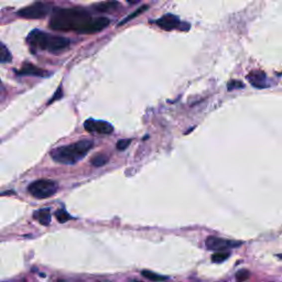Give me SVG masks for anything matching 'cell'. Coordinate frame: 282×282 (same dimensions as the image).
<instances>
[{
	"label": "cell",
	"mask_w": 282,
	"mask_h": 282,
	"mask_svg": "<svg viewBox=\"0 0 282 282\" xmlns=\"http://www.w3.org/2000/svg\"><path fill=\"white\" fill-rule=\"evenodd\" d=\"M10 61H11V54L6 45L0 42V63H8Z\"/></svg>",
	"instance_id": "obj_15"
},
{
	"label": "cell",
	"mask_w": 282,
	"mask_h": 282,
	"mask_svg": "<svg viewBox=\"0 0 282 282\" xmlns=\"http://www.w3.org/2000/svg\"><path fill=\"white\" fill-rule=\"evenodd\" d=\"M33 218L43 225V226H49L51 223V212L49 208H41L33 213Z\"/></svg>",
	"instance_id": "obj_12"
},
{
	"label": "cell",
	"mask_w": 282,
	"mask_h": 282,
	"mask_svg": "<svg viewBox=\"0 0 282 282\" xmlns=\"http://www.w3.org/2000/svg\"><path fill=\"white\" fill-rule=\"evenodd\" d=\"M148 8H149V7H148V6H142V7H140L139 9L136 10V11H135V12H133L132 14H130V16H128V17H127V18H126V19L124 20V21H121V22H120V24H122V23H126L127 21H130V20L135 19L136 17L139 16V14H141L142 12H145V11H146V10H147Z\"/></svg>",
	"instance_id": "obj_19"
},
{
	"label": "cell",
	"mask_w": 282,
	"mask_h": 282,
	"mask_svg": "<svg viewBox=\"0 0 282 282\" xmlns=\"http://www.w3.org/2000/svg\"><path fill=\"white\" fill-rule=\"evenodd\" d=\"M247 80L251 84V86H254L255 89L263 90L268 86V83H267V81L268 80H267V75L264 71H260V70L251 71L250 73L247 75Z\"/></svg>",
	"instance_id": "obj_10"
},
{
	"label": "cell",
	"mask_w": 282,
	"mask_h": 282,
	"mask_svg": "<svg viewBox=\"0 0 282 282\" xmlns=\"http://www.w3.org/2000/svg\"><path fill=\"white\" fill-rule=\"evenodd\" d=\"M131 143V140L130 139H121L117 142V149L118 150H125L128 148V146H129Z\"/></svg>",
	"instance_id": "obj_21"
},
{
	"label": "cell",
	"mask_w": 282,
	"mask_h": 282,
	"mask_svg": "<svg viewBox=\"0 0 282 282\" xmlns=\"http://www.w3.org/2000/svg\"><path fill=\"white\" fill-rule=\"evenodd\" d=\"M27 41L29 45L33 49H40L50 51V52H60L69 48L70 40L58 37V35L48 34L40 30H33L28 34Z\"/></svg>",
	"instance_id": "obj_3"
},
{
	"label": "cell",
	"mask_w": 282,
	"mask_h": 282,
	"mask_svg": "<svg viewBox=\"0 0 282 282\" xmlns=\"http://www.w3.org/2000/svg\"><path fill=\"white\" fill-rule=\"evenodd\" d=\"M110 23L108 18L105 17H98L95 19H91L89 22H87L83 28H82L78 33L82 34H93L97 33L104 30L105 28L108 27V24Z\"/></svg>",
	"instance_id": "obj_7"
},
{
	"label": "cell",
	"mask_w": 282,
	"mask_h": 282,
	"mask_svg": "<svg viewBox=\"0 0 282 282\" xmlns=\"http://www.w3.org/2000/svg\"><path fill=\"white\" fill-rule=\"evenodd\" d=\"M61 96H62V90L59 89L58 92H56V93H55V95L53 96V98L49 101V104H51V102H53V101L56 100V99H60Z\"/></svg>",
	"instance_id": "obj_23"
},
{
	"label": "cell",
	"mask_w": 282,
	"mask_h": 282,
	"mask_svg": "<svg viewBox=\"0 0 282 282\" xmlns=\"http://www.w3.org/2000/svg\"><path fill=\"white\" fill-rule=\"evenodd\" d=\"M244 87V84L242 83V82H239V81H232V82H229V84H228V91H233V90H237V89H243Z\"/></svg>",
	"instance_id": "obj_22"
},
{
	"label": "cell",
	"mask_w": 282,
	"mask_h": 282,
	"mask_svg": "<svg viewBox=\"0 0 282 282\" xmlns=\"http://www.w3.org/2000/svg\"><path fill=\"white\" fill-rule=\"evenodd\" d=\"M28 191L35 198H49L58 192V183L52 180H37L30 184Z\"/></svg>",
	"instance_id": "obj_4"
},
{
	"label": "cell",
	"mask_w": 282,
	"mask_h": 282,
	"mask_svg": "<svg viewBox=\"0 0 282 282\" xmlns=\"http://www.w3.org/2000/svg\"><path fill=\"white\" fill-rule=\"evenodd\" d=\"M230 253H226V251H217L214 255H212V261L215 264H220L224 263L225 260H227L229 258Z\"/></svg>",
	"instance_id": "obj_16"
},
{
	"label": "cell",
	"mask_w": 282,
	"mask_h": 282,
	"mask_svg": "<svg viewBox=\"0 0 282 282\" xmlns=\"http://www.w3.org/2000/svg\"><path fill=\"white\" fill-rule=\"evenodd\" d=\"M156 23L160 27L161 29L166 30V31H171V30L180 29L181 27V21L179 17L174 16V14L168 13L162 16L160 19H158Z\"/></svg>",
	"instance_id": "obj_9"
},
{
	"label": "cell",
	"mask_w": 282,
	"mask_h": 282,
	"mask_svg": "<svg viewBox=\"0 0 282 282\" xmlns=\"http://www.w3.org/2000/svg\"><path fill=\"white\" fill-rule=\"evenodd\" d=\"M127 1L130 2V3H136V2L139 1V0H127Z\"/></svg>",
	"instance_id": "obj_24"
},
{
	"label": "cell",
	"mask_w": 282,
	"mask_h": 282,
	"mask_svg": "<svg viewBox=\"0 0 282 282\" xmlns=\"http://www.w3.org/2000/svg\"><path fill=\"white\" fill-rule=\"evenodd\" d=\"M108 160H109L108 157L101 155V153H98V155H96L93 159H92V165L95 167H102L108 162Z\"/></svg>",
	"instance_id": "obj_17"
},
{
	"label": "cell",
	"mask_w": 282,
	"mask_h": 282,
	"mask_svg": "<svg viewBox=\"0 0 282 282\" xmlns=\"http://www.w3.org/2000/svg\"><path fill=\"white\" fill-rule=\"evenodd\" d=\"M51 11V6L45 2H35L31 6H28L19 10L18 14L22 18L27 19H41L48 16Z\"/></svg>",
	"instance_id": "obj_5"
},
{
	"label": "cell",
	"mask_w": 282,
	"mask_h": 282,
	"mask_svg": "<svg viewBox=\"0 0 282 282\" xmlns=\"http://www.w3.org/2000/svg\"><path fill=\"white\" fill-rule=\"evenodd\" d=\"M278 257H279V258H281V259H282V255H278Z\"/></svg>",
	"instance_id": "obj_25"
},
{
	"label": "cell",
	"mask_w": 282,
	"mask_h": 282,
	"mask_svg": "<svg viewBox=\"0 0 282 282\" xmlns=\"http://www.w3.org/2000/svg\"><path fill=\"white\" fill-rule=\"evenodd\" d=\"M55 216H56V219H58L61 224L69 222L70 219L73 218L68 212L65 211V209H59V211L55 213Z\"/></svg>",
	"instance_id": "obj_18"
},
{
	"label": "cell",
	"mask_w": 282,
	"mask_h": 282,
	"mask_svg": "<svg viewBox=\"0 0 282 282\" xmlns=\"http://www.w3.org/2000/svg\"><path fill=\"white\" fill-rule=\"evenodd\" d=\"M92 18L82 8H56L50 20V27L56 31L79 32Z\"/></svg>",
	"instance_id": "obj_1"
},
{
	"label": "cell",
	"mask_w": 282,
	"mask_h": 282,
	"mask_svg": "<svg viewBox=\"0 0 282 282\" xmlns=\"http://www.w3.org/2000/svg\"><path fill=\"white\" fill-rule=\"evenodd\" d=\"M249 276H250L249 271L245 270V269L239 270L237 275H236V280H237V282H243L245 280H247L249 278Z\"/></svg>",
	"instance_id": "obj_20"
},
{
	"label": "cell",
	"mask_w": 282,
	"mask_h": 282,
	"mask_svg": "<svg viewBox=\"0 0 282 282\" xmlns=\"http://www.w3.org/2000/svg\"><path fill=\"white\" fill-rule=\"evenodd\" d=\"M18 75H31V76H40V78H45L49 76L50 73L47 71L38 68L33 64H24L21 69L17 71Z\"/></svg>",
	"instance_id": "obj_11"
},
{
	"label": "cell",
	"mask_w": 282,
	"mask_h": 282,
	"mask_svg": "<svg viewBox=\"0 0 282 282\" xmlns=\"http://www.w3.org/2000/svg\"><path fill=\"white\" fill-rule=\"evenodd\" d=\"M119 6H120L119 2L116 1V0H107V1L96 4L94 8L99 12H110V11H115Z\"/></svg>",
	"instance_id": "obj_13"
},
{
	"label": "cell",
	"mask_w": 282,
	"mask_h": 282,
	"mask_svg": "<svg viewBox=\"0 0 282 282\" xmlns=\"http://www.w3.org/2000/svg\"><path fill=\"white\" fill-rule=\"evenodd\" d=\"M84 127L87 131L101 133V135H109V133L114 131V127L109 122L102 120L87 119L84 122Z\"/></svg>",
	"instance_id": "obj_8"
},
{
	"label": "cell",
	"mask_w": 282,
	"mask_h": 282,
	"mask_svg": "<svg viewBox=\"0 0 282 282\" xmlns=\"http://www.w3.org/2000/svg\"><path fill=\"white\" fill-rule=\"evenodd\" d=\"M141 275L145 277V278L147 279H149L151 281H156V282H159V281H165L168 279V277L166 276H161V275H158V274H155V273H152V271H149V270H143Z\"/></svg>",
	"instance_id": "obj_14"
},
{
	"label": "cell",
	"mask_w": 282,
	"mask_h": 282,
	"mask_svg": "<svg viewBox=\"0 0 282 282\" xmlns=\"http://www.w3.org/2000/svg\"><path fill=\"white\" fill-rule=\"evenodd\" d=\"M240 245H242L240 242H233V240L214 237V236H211V237L206 239V247L212 251H224L230 248L238 247Z\"/></svg>",
	"instance_id": "obj_6"
},
{
	"label": "cell",
	"mask_w": 282,
	"mask_h": 282,
	"mask_svg": "<svg viewBox=\"0 0 282 282\" xmlns=\"http://www.w3.org/2000/svg\"><path fill=\"white\" fill-rule=\"evenodd\" d=\"M92 148L93 142L91 140H81L70 146L56 148L51 152V157L55 162L62 165H75L90 152Z\"/></svg>",
	"instance_id": "obj_2"
}]
</instances>
